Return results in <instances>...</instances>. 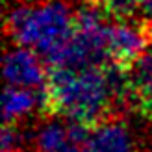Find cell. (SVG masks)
<instances>
[{
  "instance_id": "11",
  "label": "cell",
  "mask_w": 152,
  "mask_h": 152,
  "mask_svg": "<svg viewBox=\"0 0 152 152\" xmlns=\"http://www.w3.org/2000/svg\"><path fill=\"white\" fill-rule=\"evenodd\" d=\"M135 4H137L139 11H143L145 15L152 17V0H135Z\"/></svg>"
},
{
  "instance_id": "12",
  "label": "cell",
  "mask_w": 152,
  "mask_h": 152,
  "mask_svg": "<svg viewBox=\"0 0 152 152\" xmlns=\"http://www.w3.org/2000/svg\"><path fill=\"white\" fill-rule=\"evenodd\" d=\"M67 152H89L87 145H80V147H71Z\"/></svg>"
},
{
  "instance_id": "14",
  "label": "cell",
  "mask_w": 152,
  "mask_h": 152,
  "mask_svg": "<svg viewBox=\"0 0 152 152\" xmlns=\"http://www.w3.org/2000/svg\"><path fill=\"white\" fill-rule=\"evenodd\" d=\"M150 35H152V22H150Z\"/></svg>"
},
{
  "instance_id": "13",
  "label": "cell",
  "mask_w": 152,
  "mask_h": 152,
  "mask_svg": "<svg viewBox=\"0 0 152 152\" xmlns=\"http://www.w3.org/2000/svg\"><path fill=\"white\" fill-rule=\"evenodd\" d=\"M87 4H91V6H104V2L106 0H86Z\"/></svg>"
},
{
  "instance_id": "7",
  "label": "cell",
  "mask_w": 152,
  "mask_h": 152,
  "mask_svg": "<svg viewBox=\"0 0 152 152\" xmlns=\"http://www.w3.org/2000/svg\"><path fill=\"white\" fill-rule=\"evenodd\" d=\"M132 95L135 108L152 117V50H147L132 67Z\"/></svg>"
},
{
  "instance_id": "8",
  "label": "cell",
  "mask_w": 152,
  "mask_h": 152,
  "mask_svg": "<svg viewBox=\"0 0 152 152\" xmlns=\"http://www.w3.org/2000/svg\"><path fill=\"white\" fill-rule=\"evenodd\" d=\"M72 147L69 137L67 123L50 119L41 124L35 132V150L37 152H67Z\"/></svg>"
},
{
  "instance_id": "2",
  "label": "cell",
  "mask_w": 152,
  "mask_h": 152,
  "mask_svg": "<svg viewBox=\"0 0 152 152\" xmlns=\"http://www.w3.org/2000/svg\"><path fill=\"white\" fill-rule=\"evenodd\" d=\"M76 13L63 0H47L37 6L20 4L6 15V32L17 47L32 48L43 59L71 41Z\"/></svg>"
},
{
  "instance_id": "4",
  "label": "cell",
  "mask_w": 152,
  "mask_h": 152,
  "mask_svg": "<svg viewBox=\"0 0 152 152\" xmlns=\"http://www.w3.org/2000/svg\"><path fill=\"white\" fill-rule=\"evenodd\" d=\"M4 78L13 87L41 89L47 86L48 72L45 71V59L35 50L15 47L4 56Z\"/></svg>"
},
{
  "instance_id": "9",
  "label": "cell",
  "mask_w": 152,
  "mask_h": 152,
  "mask_svg": "<svg viewBox=\"0 0 152 152\" xmlns=\"http://www.w3.org/2000/svg\"><path fill=\"white\" fill-rule=\"evenodd\" d=\"M104 11L108 17H111L113 20H132L134 13L139 11L135 0H106L104 2Z\"/></svg>"
},
{
  "instance_id": "3",
  "label": "cell",
  "mask_w": 152,
  "mask_h": 152,
  "mask_svg": "<svg viewBox=\"0 0 152 152\" xmlns=\"http://www.w3.org/2000/svg\"><path fill=\"white\" fill-rule=\"evenodd\" d=\"M150 43V22L117 20L110 26L108 59L113 65L132 71L137 59L148 50Z\"/></svg>"
},
{
  "instance_id": "6",
  "label": "cell",
  "mask_w": 152,
  "mask_h": 152,
  "mask_svg": "<svg viewBox=\"0 0 152 152\" xmlns=\"http://www.w3.org/2000/svg\"><path fill=\"white\" fill-rule=\"evenodd\" d=\"M45 87L41 89H26V87H13L7 86L2 95V113L4 124H17L20 119H24L30 111L39 108L45 111Z\"/></svg>"
},
{
  "instance_id": "1",
  "label": "cell",
  "mask_w": 152,
  "mask_h": 152,
  "mask_svg": "<svg viewBox=\"0 0 152 152\" xmlns=\"http://www.w3.org/2000/svg\"><path fill=\"white\" fill-rule=\"evenodd\" d=\"M45 111L63 115L69 121H80L96 126L106 121L113 102L108 74L104 67L86 69H50L45 86Z\"/></svg>"
},
{
  "instance_id": "10",
  "label": "cell",
  "mask_w": 152,
  "mask_h": 152,
  "mask_svg": "<svg viewBox=\"0 0 152 152\" xmlns=\"http://www.w3.org/2000/svg\"><path fill=\"white\" fill-rule=\"evenodd\" d=\"M2 152H20L22 148V132L17 124H4L2 128Z\"/></svg>"
},
{
  "instance_id": "5",
  "label": "cell",
  "mask_w": 152,
  "mask_h": 152,
  "mask_svg": "<svg viewBox=\"0 0 152 152\" xmlns=\"http://www.w3.org/2000/svg\"><path fill=\"white\" fill-rule=\"evenodd\" d=\"M87 148L89 152H134L135 145L124 123L106 119L104 123L93 126Z\"/></svg>"
}]
</instances>
